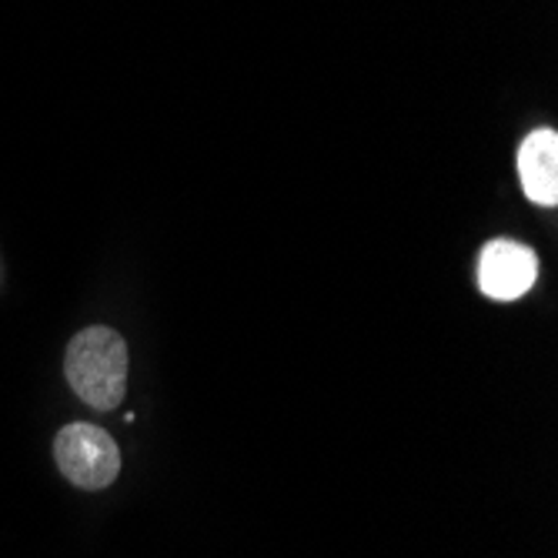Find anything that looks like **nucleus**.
I'll list each match as a JSON object with an SVG mask.
<instances>
[{
  "label": "nucleus",
  "mask_w": 558,
  "mask_h": 558,
  "mask_svg": "<svg viewBox=\"0 0 558 558\" xmlns=\"http://www.w3.org/2000/svg\"><path fill=\"white\" fill-rule=\"evenodd\" d=\"M128 344L111 328H84L64 354V375L74 395L97 412H111L128 391Z\"/></svg>",
  "instance_id": "1"
},
{
  "label": "nucleus",
  "mask_w": 558,
  "mask_h": 558,
  "mask_svg": "<svg viewBox=\"0 0 558 558\" xmlns=\"http://www.w3.org/2000/svg\"><path fill=\"white\" fill-rule=\"evenodd\" d=\"M54 459L64 478L84 492L108 488L121 472V451L118 441L97 425L74 422L58 432L54 438Z\"/></svg>",
  "instance_id": "2"
},
{
  "label": "nucleus",
  "mask_w": 558,
  "mask_h": 558,
  "mask_svg": "<svg viewBox=\"0 0 558 558\" xmlns=\"http://www.w3.org/2000/svg\"><path fill=\"white\" fill-rule=\"evenodd\" d=\"M538 281L535 251L519 241H488L478 258V288L492 301H515Z\"/></svg>",
  "instance_id": "3"
},
{
  "label": "nucleus",
  "mask_w": 558,
  "mask_h": 558,
  "mask_svg": "<svg viewBox=\"0 0 558 558\" xmlns=\"http://www.w3.org/2000/svg\"><path fill=\"white\" fill-rule=\"evenodd\" d=\"M519 178L529 201L542 208L558 205V134L551 128H538L522 141Z\"/></svg>",
  "instance_id": "4"
}]
</instances>
